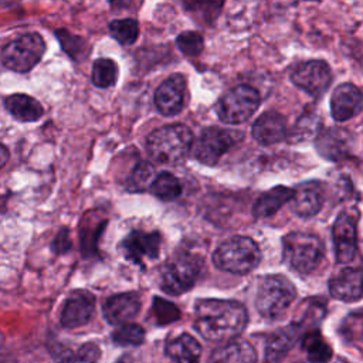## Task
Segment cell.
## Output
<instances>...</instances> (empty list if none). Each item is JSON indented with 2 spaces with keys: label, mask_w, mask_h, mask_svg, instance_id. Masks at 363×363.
Instances as JSON below:
<instances>
[{
  "label": "cell",
  "mask_w": 363,
  "mask_h": 363,
  "mask_svg": "<svg viewBox=\"0 0 363 363\" xmlns=\"http://www.w3.org/2000/svg\"><path fill=\"white\" fill-rule=\"evenodd\" d=\"M248 323L242 303L230 299H200L194 308V328L208 342L237 337Z\"/></svg>",
  "instance_id": "1"
},
{
  "label": "cell",
  "mask_w": 363,
  "mask_h": 363,
  "mask_svg": "<svg viewBox=\"0 0 363 363\" xmlns=\"http://www.w3.org/2000/svg\"><path fill=\"white\" fill-rule=\"evenodd\" d=\"M193 145L190 128L182 123L164 125L155 129L146 140L149 156L162 164H177L186 159Z\"/></svg>",
  "instance_id": "2"
},
{
  "label": "cell",
  "mask_w": 363,
  "mask_h": 363,
  "mask_svg": "<svg viewBox=\"0 0 363 363\" xmlns=\"http://www.w3.org/2000/svg\"><path fill=\"white\" fill-rule=\"evenodd\" d=\"M325 244L316 234L292 231L282 238V258L299 274L313 272L322 262Z\"/></svg>",
  "instance_id": "3"
},
{
  "label": "cell",
  "mask_w": 363,
  "mask_h": 363,
  "mask_svg": "<svg viewBox=\"0 0 363 363\" xmlns=\"http://www.w3.org/2000/svg\"><path fill=\"white\" fill-rule=\"evenodd\" d=\"M213 262L221 271L245 275L255 269L261 262V251L252 238L237 235L228 238L216 248Z\"/></svg>",
  "instance_id": "4"
},
{
  "label": "cell",
  "mask_w": 363,
  "mask_h": 363,
  "mask_svg": "<svg viewBox=\"0 0 363 363\" xmlns=\"http://www.w3.org/2000/svg\"><path fill=\"white\" fill-rule=\"evenodd\" d=\"M296 296L294 284L281 274L267 275L259 281L255 308L265 319H278L292 305Z\"/></svg>",
  "instance_id": "5"
},
{
  "label": "cell",
  "mask_w": 363,
  "mask_h": 363,
  "mask_svg": "<svg viewBox=\"0 0 363 363\" xmlns=\"http://www.w3.org/2000/svg\"><path fill=\"white\" fill-rule=\"evenodd\" d=\"M201 272V257L182 251L167 261L160 277V288L169 295H182L194 286Z\"/></svg>",
  "instance_id": "6"
},
{
  "label": "cell",
  "mask_w": 363,
  "mask_h": 363,
  "mask_svg": "<svg viewBox=\"0 0 363 363\" xmlns=\"http://www.w3.org/2000/svg\"><path fill=\"white\" fill-rule=\"evenodd\" d=\"M261 96L258 91L247 84H241L227 91L217 102L216 112L221 122L237 125L245 122L258 109Z\"/></svg>",
  "instance_id": "7"
},
{
  "label": "cell",
  "mask_w": 363,
  "mask_h": 363,
  "mask_svg": "<svg viewBox=\"0 0 363 363\" xmlns=\"http://www.w3.org/2000/svg\"><path fill=\"white\" fill-rule=\"evenodd\" d=\"M242 138L244 133L241 130L218 126L204 128L193 146V155L199 162L207 166H214L218 159L238 145Z\"/></svg>",
  "instance_id": "8"
},
{
  "label": "cell",
  "mask_w": 363,
  "mask_h": 363,
  "mask_svg": "<svg viewBox=\"0 0 363 363\" xmlns=\"http://www.w3.org/2000/svg\"><path fill=\"white\" fill-rule=\"evenodd\" d=\"M45 43L37 33L23 34L10 41L3 50V64L17 72L30 71L41 60Z\"/></svg>",
  "instance_id": "9"
},
{
  "label": "cell",
  "mask_w": 363,
  "mask_h": 363,
  "mask_svg": "<svg viewBox=\"0 0 363 363\" xmlns=\"http://www.w3.org/2000/svg\"><path fill=\"white\" fill-rule=\"evenodd\" d=\"M291 81L313 98H320L332 82V71L328 62L311 60L298 64L291 72Z\"/></svg>",
  "instance_id": "10"
},
{
  "label": "cell",
  "mask_w": 363,
  "mask_h": 363,
  "mask_svg": "<svg viewBox=\"0 0 363 363\" xmlns=\"http://www.w3.org/2000/svg\"><path fill=\"white\" fill-rule=\"evenodd\" d=\"M357 218L349 211H342L332 228L336 261L347 264L357 252Z\"/></svg>",
  "instance_id": "11"
},
{
  "label": "cell",
  "mask_w": 363,
  "mask_h": 363,
  "mask_svg": "<svg viewBox=\"0 0 363 363\" xmlns=\"http://www.w3.org/2000/svg\"><path fill=\"white\" fill-rule=\"evenodd\" d=\"M162 234L159 231H130L122 241V251L128 261L142 265L145 261H153L160 254Z\"/></svg>",
  "instance_id": "12"
},
{
  "label": "cell",
  "mask_w": 363,
  "mask_h": 363,
  "mask_svg": "<svg viewBox=\"0 0 363 363\" xmlns=\"http://www.w3.org/2000/svg\"><path fill=\"white\" fill-rule=\"evenodd\" d=\"M95 312V295L86 289L74 291L61 311V325L75 329L88 323Z\"/></svg>",
  "instance_id": "13"
},
{
  "label": "cell",
  "mask_w": 363,
  "mask_h": 363,
  "mask_svg": "<svg viewBox=\"0 0 363 363\" xmlns=\"http://www.w3.org/2000/svg\"><path fill=\"white\" fill-rule=\"evenodd\" d=\"M325 201V189L320 182L311 180L299 183L294 189L292 199L289 200L291 211L302 218H309L318 214Z\"/></svg>",
  "instance_id": "14"
},
{
  "label": "cell",
  "mask_w": 363,
  "mask_h": 363,
  "mask_svg": "<svg viewBox=\"0 0 363 363\" xmlns=\"http://www.w3.org/2000/svg\"><path fill=\"white\" fill-rule=\"evenodd\" d=\"M186 78L182 74H173L166 78L155 92V105L164 116L177 115L184 102Z\"/></svg>",
  "instance_id": "15"
},
{
  "label": "cell",
  "mask_w": 363,
  "mask_h": 363,
  "mask_svg": "<svg viewBox=\"0 0 363 363\" xmlns=\"http://www.w3.org/2000/svg\"><path fill=\"white\" fill-rule=\"evenodd\" d=\"M352 146H353L352 135L346 129L339 126H333L322 130L316 139L318 153L322 157L333 162H339L347 157L352 152Z\"/></svg>",
  "instance_id": "16"
},
{
  "label": "cell",
  "mask_w": 363,
  "mask_h": 363,
  "mask_svg": "<svg viewBox=\"0 0 363 363\" xmlns=\"http://www.w3.org/2000/svg\"><path fill=\"white\" fill-rule=\"evenodd\" d=\"M362 92L350 82L340 84L332 94L330 112L336 122H345L362 111Z\"/></svg>",
  "instance_id": "17"
},
{
  "label": "cell",
  "mask_w": 363,
  "mask_h": 363,
  "mask_svg": "<svg viewBox=\"0 0 363 363\" xmlns=\"http://www.w3.org/2000/svg\"><path fill=\"white\" fill-rule=\"evenodd\" d=\"M142 301L136 292H122L109 296L102 308L104 316L111 325L129 322L140 312Z\"/></svg>",
  "instance_id": "18"
},
{
  "label": "cell",
  "mask_w": 363,
  "mask_h": 363,
  "mask_svg": "<svg viewBox=\"0 0 363 363\" xmlns=\"http://www.w3.org/2000/svg\"><path fill=\"white\" fill-rule=\"evenodd\" d=\"M329 294L343 302H356L362 298V269L343 268L329 279Z\"/></svg>",
  "instance_id": "19"
},
{
  "label": "cell",
  "mask_w": 363,
  "mask_h": 363,
  "mask_svg": "<svg viewBox=\"0 0 363 363\" xmlns=\"http://www.w3.org/2000/svg\"><path fill=\"white\" fill-rule=\"evenodd\" d=\"M251 132L258 143L264 146L275 145L286 136V121L281 113L267 111L254 122Z\"/></svg>",
  "instance_id": "20"
},
{
  "label": "cell",
  "mask_w": 363,
  "mask_h": 363,
  "mask_svg": "<svg viewBox=\"0 0 363 363\" xmlns=\"http://www.w3.org/2000/svg\"><path fill=\"white\" fill-rule=\"evenodd\" d=\"M302 330L292 322L291 325L275 330L265 343V360L279 362L294 347Z\"/></svg>",
  "instance_id": "21"
},
{
  "label": "cell",
  "mask_w": 363,
  "mask_h": 363,
  "mask_svg": "<svg viewBox=\"0 0 363 363\" xmlns=\"http://www.w3.org/2000/svg\"><path fill=\"white\" fill-rule=\"evenodd\" d=\"M294 189L286 186H277L265 193L259 194L252 206V214L255 218H267L274 216L284 204L292 199Z\"/></svg>",
  "instance_id": "22"
},
{
  "label": "cell",
  "mask_w": 363,
  "mask_h": 363,
  "mask_svg": "<svg viewBox=\"0 0 363 363\" xmlns=\"http://www.w3.org/2000/svg\"><path fill=\"white\" fill-rule=\"evenodd\" d=\"M164 353L174 362L193 363L201 356V345L189 333H182L166 342Z\"/></svg>",
  "instance_id": "23"
},
{
  "label": "cell",
  "mask_w": 363,
  "mask_h": 363,
  "mask_svg": "<svg viewBox=\"0 0 363 363\" xmlns=\"http://www.w3.org/2000/svg\"><path fill=\"white\" fill-rule=\"evenodd\" d=\"M6 109L20 122H33L43 116V105L33 96L24 94H14L4 101Z\"/></svg>",
  "instance_id": "24"
},
{
  "label": "cell",
  "mask_w": 363,
  "mask_h": 363,
  "mask_svg": "<svg viewBox=\"0 0 363 363\" xmlns=\"http://www.w3.org/2000/svg\"><path fill=\"white\" fill-rule=\"evenodd\" d=\"M257 353L254 347L245 340H235L227 346L216 350L210 360L224 363H252L257 362Z\"/></svg>",
  "instance_id": "25"
},
{
  "label": "cell",
  "mask_w": 363,
  "mask_h": 363,
  "mask_svg": "<svg viewBox=\"0 0 363 363\" xmlns=\"http://www.w3.org/2000/svg\"><path fill=\"white\" fill-rule=\"evenodd\" d=\"M302 349L311 362L320 363L328 362L332 357V347L325 342L323 336L316 328L306 330V335L302 339Z\"/></svg>",
  "instance_id": "26"
},
{
  "label": "cell",
  "mask_w": 363,
  "mask_h": 363,
  "mask_svg": "<svg viewBox=\"0 0 363 363\" xmlns=\"http://www.w3.org/2000/svg\"><path fill=\"white\" fill-rule=\"evenodd\" d=\"M149 190L156 197H159L160 200H164V201L176 200L177 197L182 196L180 180L169 172H162V173L156 174L153 182L150 183Z\"/></svg>",
  "instance_id": "27"
},
{
  "label": "cell",
  "mask_w": 363,
  "mask_h": 363,
  "mask_svg": "<svg viewBox=\"0 0 363 363\" xmlns=\"http://www.w3.org/2000/svg\"><path fill=\"white\" fill-rule=\"evenodd\" d=\"M118 64L111 58H98L92 65V82L98 88H109L118 79Z\"/></svg>",
  "instance_id": "28"
},
{
  "label": "cell",
  "mask_w": 363,
  "mask_h": 363,
  "mask_svg": "<svg viewBox=\"0 0 363 363\" xmlns=\"http://www.w3.org/2000/svg\"><path fill=\"white\" fill-rule=\"evenodd\" d=\"M184 9L194 16V18H200L204 23H211L217 18L224 0H180Z\"/></svg>",
  "instance_id": "29"
},
{
  "label": "cell",
  "mask_w": 363,
  "mask_h": 363,
  "mask_svg": "<svg viewBox=\"0 0 363 363\" xmlns=\"http://www.w3.org/2000/svg\"><path fill=\"white\" fill-rule=\"evenodd\" d=\"M111 35L122 45H132L139 37V23L135 18H119L109 23Z\"/></svg>",
  "instance_id": "30"
},
{
  "label": "cell",
  "mask_w": 363,
  "mask_h": 363,
  "mask_svg": "<svg viewBox=\"0 0 363 363\" xmlns=\"http://www.w3.org/2000/svg\"><path fill=\"white\" fill-rule=\"evenodd\" d=\"M155 176L156 173L153 164L150 162L140 160L136 163L128 179V189L130 191H145L150 187Z\"/></svg>",
  "instance_id": "31"
},
{
  "label": "cell",
  "mask_w": 363,
  "mask_h": 363,
  "mask_svg": "<svg viewBox=\"0 0 363 363\" xmlns=\"http://www.w3.org/2000/svg\"><path fill=\"white\" fill-rule=\"evenodd\" d=\"M112 340L118 346H139L145 340V329L136 323H121L112 332Z\"/></svg>",
  "instance_id": "32"
},
{
  "label": "cell",
  "mask_w": 363,
  "mask_h": 363,
  "mask_svg": "<svg viewBox=\"0 0 363 363\" xmlns=\"http://www.w3.org/2000/svg\"><path fill=\"white\" fill-rule=\"evenodd\" d=\"M57 38L60 40V44L62 47V50L75 61H79L82 58L86 57L88 54V44L84 38L71 34L67 30H57L55 31Z\"/></svg>",
  "instance_id": "33"
},
{
  "label": "cell",
  "mask_w": 363,
  "mask_h": 363,
  "mask_svg": "<svg viewBox=\"0 0 363 363\" xmlns=\"http://www.w3.org/2000/svg\"><path fill=\"white\" fill-rule=\"evenodd\" d=\"M177 48L187 57H197L204 48V40L201 34L196 31H183L176 38Z\"/></svg>",
  "instance_id": "34"
},
{
  "label": "cell",
  "mask_w": 363,
  "mask_h": 363,
  "mask_svg": "<svg viewBox=\"0 0 363 363\" xmlns=\"http://www.w3.org/2000/svg\"><path fill=\"white\" fill-rule=\"evenodd\" d=\"M153 312L159 325H166L180 318V311L177 309V306L163 298H155Z\"/></svg>",
  "instance_id": "35"
},
{
  "label": "cell",
  "mask_w": 363,
  "mask_h": 363,
  "mask_svg": "<svg viewBox=\"0 0 363 363\" xmlns=\"http://www.w3.org/2000/svg\"><path fill=\"white\" fill-rule=\"evenodd\" d=\"M101 357V350L95 343H84L77 354H74V360H81V362H96Z\"/></svg>",
  "instance_id": "36"
},
{
  "label": "cell",
  "mask_w": 363,
  "mask_h": 363,
  "mask_svg": "<svg viewBox=\"0 0 363 363\" xmlns=\"http://www.w3.org/2000/svg\"><path fill=\"white\" fill-rule=\"evenodd\" d=\"M71 238H69V231L68 228H61L60 233L55 235L54 241H52V251L55 254H64L68 252L71 250Z\"/></svg>",
  "instance_id": "37"
},
{
  "label": "cell",
  "mask_w": 363,
  "mask_h": 363,
  "mask_svg": "<svg viewBox=\"0 0 363 363\" xmlns=\"http://www.w3.org/2000/svg\"><path fill=\"white\" fill-rule=\"evenodd\" d=\"M109 4L113 7V9H129L135 0H108Z\"/></svg>",
  "instance_id": "38"
},
{
  "label": "cell",
  "mask_w": 363,
  "mask_h": 363,
  "mask_svg": "<svg viewBox=\"0 0 363 363\" xmlns=\"http://www.w3.org/2000/svg\"><path fill=\"white\" fill-rule=\"evenodd\" d=\"M7 160H9V150L4 145H0V169L6 164Z\"/></svg>",
  "instance_id": "39"
},
{
  "label": "cell",
  "mask_w": 363,
  "mask_h": 363,
  "mask_svg": "<svg viewBox=\"0 0 363 363\" xmlns=\"http://www.w3.org/2000/svg\"><path fill=\"white\" fill-rule=\"evenodd\" d=\"M313 1H319V0H313Z\"/></svg>",
  "instance_id": "40"
}]
</instances>
